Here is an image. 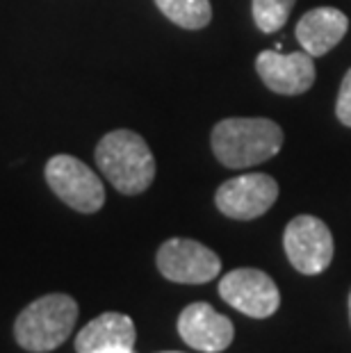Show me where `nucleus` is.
Instances as JSON below:
<instances>
[{"instance_id": "nucleus-5", "label": "nucleus", "mask_w": 351, "mask_h": 353, "mask_svg": "<svg viewBox=\"0 0 351 353\" xmlns=\"http://www.w3.org/2000/svg\"><path fill=\"white\" fill-rule=\"evenodd\" d=\"M283 249L297 272L305 276H317L326 272L333 260V235L328 226L310 214H299L285 226Z\"/></svg>"}, {"instance_id": "nucleus-15", "label": "nucleus", "mask_w": 351, "mask_h": 353, "mask_svg": "<svg viewBox=\"0 0 351 353\" xmlns=\"http://www.w3.org/2000/svg\"><path fill=\"white\" fill-rule=\"evenodd\" d=\"M335 114H338L340 123L351 128V69L345 73L338 92V101H335Z\"/></svg>"}, {"instance_id": "nucleus-6", "label": "nucleus", "mask_w": 351, "mask_h": 353, "mask_svg": "<svg viewBox=\"0 0 351 353\" xmlns=\"http://www.w3.org/2000/svg\"><path fill=\"white\" fill-rule=\"evenodd\" d=\"M158 269L171 283L201 285L210 283L221 272V260L212 249L194 239H167L158 251Z\"/></svg>"}, {"instance_id": "nucleus-8", "label": "nucleus", "mask_w": 351, "mask_h": 353, "mask_svg": "<svg viewBox=\"0 0 351 353\" xmlns=\"http://www.w3.org/2000/svg\"><path fill=\"white\" fill-rule=\"evenodd\" d=\"M279 199V183L270 174H242L217 190L214 203L221 214L249 221L265 214Z\"/></svg>"}, {"instance_id": "nucleus-13", "label": "nucleus", "mask_w": 351, "mask_h": 353, "mask_svg": "<svg viewBox=\"0 0 351 353\" xmlns=\"http://www.w3.org/2000/svg\"><path fill=\"white\" fill-rule=\"evenodd\" d=\"M155 5L171 23L185 30H201L212 19L210 0H155Z\"/></svg>"}, {"instance_id": "nucleus-17", "label": "nucleus", "mask_w": 351, "mask_h": 353, "mask_svg": "<svg viewBox=\"0 0 351 353\" xmlns=\"http://www.w3.org/2000/svg\"><path fill=\"white\" fill-rule=\"evenodd\" d=\"M349 317H351V294H349Z\"/></svg>"}, {"instance_id": "nucleus-4", "label": "nucleus", "mask_w": 351, "mask_h": 353, "mask_svg": "<svg viewBox=\"0 0 351 353\" xmlns=\"http://www.w3.org/2000/svg\"><path fill=\"white\" fill-rule=\"evenodd\" d=\"M46 183L66 205L82 214L99 212L106 203L101 178L73 155H55L46 164Z\"/></svg>"}, {"instance_id": "nucleus-3", "label": "nucleus", "mask_w": 351, "mask_h": 353, "mask_svg": "<svg viewBox=\"0 0 351 353\" xmlns=\"http://www.w3.org/2000/svg\"><path fill=\"white\" fill-rule=\"evenodd\" d=\"M76 321L78 303L69 294H46L19 314L14 337L26 351L46 353L66 342Z\"/></svg>"}, {"instance_id": "nucleus-16", "label": "nucleus", "mask_w": 351, "mask_h": 353, "mask_svg": "<svg viewBox=\"0 0 351 353\" xmlns=\"http://www.w3.org/2000/svg\"><path fill=\"white\" fill-rule=\"evenodd\" d=\"M96 353H135V351H132V347H112V349H103Z\"/></svg>"}, {"instance_id": "nucleus-12", "label": "nucleus", "mask_w": 351, "mask_h": 353, "mask_svg": "<svg viewBox=\"0 0 351 353\" xmlns=\"http://www.w3.org/2000/svg\"><path fill=\"white\" fill-rule=\"evenodd\" d=\"M135 321L121 312H103L92 319L76 337L78 353H96L112 347H135Z\"/></svg>"}, {"instance_id": "nucleus-7", "label": "nucleus", "mask_w": 351, "mask_h": 353, "mask_svg": "<svg viewBox=\"0 0 351 353\" xmlns=\"http://www.w3.org/2000/svg\"><path fill=\"white\" fill-rule=\"evenodd\" d=\"M219 296L230 307L253 319L272 317L281 305V292L276 283L265 272L251 267L233 269L223 276L219 281Z\"/></svg>"}, {"instance_id": "nucleus-1", "label": "nucleus", "mask_w": 351, "mask_h": 353, "mask_svg": "<svg viewBox=\"0 0 351 353\" xmlns=\"http://www.w3.org/2000/svg\"><path fill=\"white\" fill-rule=\"evenodd\" d=\"M212 153L223 167L249 169L270 160L283 146V130L272 119H223L212 130Z\"/></svg>"}, {"instance_id": "nucleus-14", "label": "nucleus", "mask_w": 351, "mask_h": 353, "mask_svg": "<svg viewBox=\"0 0 351 353\" xmlns=\"http://www.w3.org/2000/svg\"><path fill=\"white\" fill-rule=\"evenodd\" d=\"M297 0H251L253 21L260 28V32L274 34L288 23Z\"/></svg>"}, {"instance_id": "nucleus-2", "label": "nucleus", "mask_w": 351, "mask_h": 353, "mask_svg": "<svg viewBox=\"0 0 351 353\" xmlns=\"http://www.w3.org/2000/svg\"><path fill=\"white\" fill-rule=\"evenodd\" d=\"M96 164L117 192L126 196L146 192L155 178V157L137 132L112 130L96 146Z\"/></svg>"}, {"instance_id": "nucleus-9", "label": "nucleus", "mask_w": 351, "mask_h": 353, "mask_svg": "<svg viewBox=\"0 0 351 353\" xmlns=\"http://www.w3.org/2000/svg\"><path fill=\"white\" fill-rule=\"evenodd\" d=\"M256 71L265 87L281 96L305 94L317 78L315 57H310L305 50H263L256 59Z\"/></svg>"}, {"instance_id": "nucleus-11", "label": "nucleus", "mask_w": 351, "mask_h": 353, "mask_svg": "<svg viewBox=\"0 0 351 353\" xmlns=\"http://www.w3.org/2000/svg\"><path fill=\"white\" fill-rule=\"evenodd\" d=\"M347 30L349 19L345 17V12L335 10V7H315L301 17L294 34L301 50L308 52L310 57H322L338 46Z\"/></svg>"}, {"instance_id": "nucleus-10", "label": "nucleus", "mask_w": 351, "mask_h": 353, "mask_svg": "<svg viewBox=\"0 0 351 353\" xmlns=\"http://www.w3.org/2000/svg\"><path fill=\"white\" fill-rule=\"evenodd\" d=\"M178 333L192 349L205 353H219L230 347L235 337L233 321L217 312L210 303H190L178 317Z\"/></svg>"}, {"instance_id": "nucleus-18", "label": "nucleus", "mask_w": 351, "mask_h": 353, "mask_svg": "<svg viewBox=\"0 0 351 353\" xmlns=\"http://www.w3.org/2000/svg\"><path fill=\"white\" fill-rule=\"evenodd\" d=\"M164 353H178V351H164Z\"/></svg>"}]
</instances>
